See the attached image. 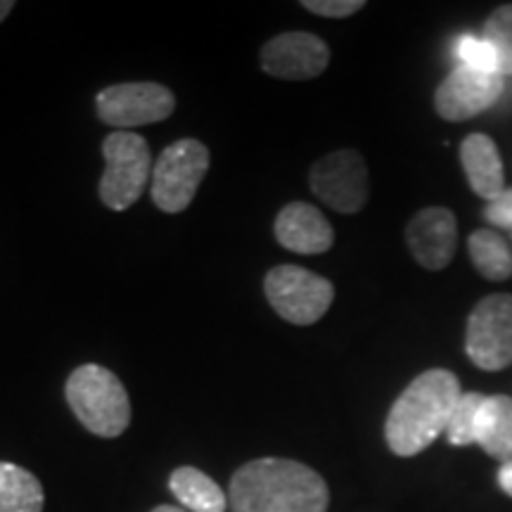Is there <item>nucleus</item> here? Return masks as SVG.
Instances as JSON below:
<instances>
[{
    "mask_svg": "<svg viewBox=\"0 0 512 512\" xmlns=\"http://www.w3.org/2000/svg\"><path fill=\"white\" fill-rule=\"evenodd\" d=\"M228 501L233 512H328L330 489L309 465L259 458L235 472Z\"/></svg>",
    "mask_w": 512,
    "mask_h": 512,
    "instance_id": "obj_1",
    "label": "nucleus"
},
{
    "mask_svg": "<svg viewBox=\"0 0 512 512\" xmlns=\"http://www.w3.org/2000/svg\"><path fill=\"white\" fill-rule=\"evenodd\" d=\"M463 392L451 370L432 368L403 389L384 422V439L394 456L411 458L430 448L446 432Z\"/></svg>",
    "mask_w": 512,
    "mask_h": 512,
    "instance_id": "obj_2",
    "label": "nucleus"
},
{
    "mask_svg": "<svg viewBox=\"0 0 512 512\" xmlns=\"http://www.w3.org/2000/svg\"><path fill=\"white\" fill-rule=\"evenodd\" d=\"M69 408L95 437L114 439L126 432L131 422V399L112 370L95 366L76 368L64 387Z\"/></svg>",
    "mask_w": 512,
    "mask_h": 512,
    "instance_id": "obj_3",
    "label": "nucleus"
},
{
    "mask_svg": "<svg viewBox=\"0 0 512 512\" xmlns=\"http://www.w3.org/2000/svg\"><path fill=\"white\" fill-rule=\"evenodd\" d=\"M105 174L100 181V200L114 211H126L140 200L152 181L150 145L133 131H114L102 140Z\"/></svg>",
    "mask_w": 512,
    "mask_h": 512,
    "instance_id": "obj_4",
    "label": "nucleus"
},
{
    "mask_svg": "<svg viewBox=\"0 0 512 512\" xmlns=\"http://www.w3.org/2000/svg\"><path fill=\"white\" fill-rule=\"evenodd\" d=\"M209 171V150L200 140L183 138L159 155L152 169V200L166 214H181L195 200Z\"/></svg>",
    "mask_w": 512,
    "mask_h": 512,
    "instance_id": "obj_5",
    "label": "nucleus"
},
{
    "mask_svg": "<svg viewBox=\"0 0 512 512\" xmlns=\"http://www.w3.org/2000/svg\"><path fill=\"white\" fill-rule=\"evenodd\" d=\"M264 292L271 309L292 325L318 323L335 299V287L328 278L292 264L271 268Z\"/></svg>",
    "mask_w": 512,
    "mask_h": 512,
    "instance_id": "obj_6",
    "label": "nucleus"
},
{
    "mask_svg": "<svg viewBox=\"0 0 512 512\" xmlns=\"http://www.w3.org/2000/svg\"><path fill=\"white\" fill-rule=\"evenodd\" d=\"M465 351L479 370L498 373L512 363V294L482 299L467 318Z\"/></svg>",
    "mask_w": 512,
    "mask_h": 512,
    "instance_id": "obj_7",
    "label": "nucleus"
},
{
    "mask_svg": "<svg viewBox=\"0 0 512 512\" xmlns=\"http://www.w3.org/2000/svg\"><path fill=\"white\" fill-rule=\"evenodd\" d=\"M95 110L102 124L128 131L169 119L176 110V95L162 83H117L98 93Z\"/></svg>",
    "mask_w": 512,
    "mask_h": 512,
    "instance_id": "obj_8",
    "label": "nucleus"
},
{
    "mask_svg": "<svg viewBox=\"0 0 512 512\" xmlns=\"http://www.w3.org/2000/svg\"><path fill=\"white\" fill-rule=\"evenodd\" d=\"M311 192L339 214H358L370 195L366 159L356 150H337L318 159L309 174Z\"/></svg>",
    "mask_w": 512,
    "mask_h": 512,
    "instance_id": "obj_9",
    "label": "nucleus"
},
{
    "mask_svg": "<svg viewBox=\"0 0 512 512\" xmlns=\"http://www.w3.org/2000/svg\"><path fill=\"white\" fill-rule=\"evenodd\" d=\"M505 76L496 72H477V69L460 67L453 69L434 93V107L439 117L446 121H465L477 117L496 105L503 93Z\"/></svg>",
    "mask_w": 512,
    "mask_h": 512,
    "instance_id": "obj_10",
    "label": "nucleus"
},
{
    "mask_svg": "<svg viewBox=\"0 0 512 512\" xmlns=\"http://www.w3.org/2000/svg\"><path fill=\"white\" fill-rule=\"evenodd\" d=\"M330 48L323 38L309 31H287L271 38L261 48V69L275 79L306 81L328 69Z\"/></svg>",
    "mask_w": 512,
    "mask_h": 512,
    "instance_id": "obj_11",
    "label": "nucleus"
},
{
    "mask_svg": "<svg viewBox=\"0 0 512 512\" xmlns=\"http://www.w3.org/2000/svg\"><path fill=\"white\" fill-rule=\"evenodd\" d=\"M406 242L413 259L427 271H441L451 264L458 245V223L453 211L427 207L413 216L406 228Z\"/></svg>",
    "mask_w": 512,
    "mask_h": 512,
    "instance_id": "obj_12",
    "label": "nucleus"
},
{
    "mask_svg": "<svg viewBox=\"0 0 512 512\" xmlns=\"http://www.w3.org/2000/svg\"><path fill=\"white\" fill-rule=\"evenodd\" d=\"M275 238L294 254H323L335 245V230L313 204L290 202L275 219Z\"/></svg>",
    "mask_w": 512,
    "mask_h": 512,
    "instance_id": "obj_13",
    "label": "nucleus"
},
{
    "mask_svg": "<svg viewBox=\"0 0 512 512\" xmlns=\"http://www.w3.org/2000/svg\"><path fill=\"white\" fill-rule=\"evenodd\" d=\"M460 164H463L472 192H477L482 200L491 202L505 190L501 152H498L494 140L484 133H472L463 140Z\"/></svg>",
    "mask_w": 512,
    "mask_h": 512,
    "instance_id": "obj_14",
    "label": "nucleus"
},
{
    "mask_svg": "<svg viewBox=\"0 0 512 512\" xmlns=\"http://www.w3.org/2000/svg\"><path fill=\"white\" fill-rule=\"evenodd\" d=\"M475 444L486 456L508 463L512 460V399L496 394L486 396L477 415Z\"/></svg>",
    "mask_w": 512,
    "mask_h": 512,
    "instance_id": "obj_15",
    "label": "nucleus"
},
{
    "mask_svg": "<svg viewBox=\"0 0 512 512\" xmlns=\"http://www.w3.org/2000/svg\"><path fill=\"white\" fill-rule=\"evenodd\" d=\"M169 489L190 512H226L228 508V498L221 486L197 467L183 465L171 472Z\"/></svg>",
    "mask_w": 512,
    "mask_h": 512,
    "instance_id": "obj_16",
    "label": "nucleus"
},
{
    "mask_svg": "<svg viewBox=\"0 0 512 512\" xmlns=\"http://www.w3.org/2000/svg\"><path fill=\"white\" fill-rule=\"evenodd\" d=\"M467 252H470L472 266L482 278L494 280V283L512 278V247L496 230H475L467 238Z\"/></svg>",
    "mask_w": 512,
    "mask_h": 512,
    "instance_id": "obj_17",
    "label": "nucleus"
},
{
    "mask_svg": "<svg viewBox=\"0 0 512 512\" xmlns=\"http://www.w3.org/2000/svg\"><path fill=\"white\" fill-rule=\"evenodd\" d=\"M46 494L36 475L15 463H0V512H43Z\"/></svg>",
    "mask_w": 512,
    "mask_h": 512,
    "instance_id": "obj_18",
    "label": "nucleus"
},
{
    "mask_svg": "<svg viewBox=\"0 0 512 512\" xmlns=\"http://www.w3.org/2000/svg\"><path fill=\"white\" fill-rule=\"evenodd\" d=\"M482 38L494 48L498 60V74L512 76V3L501 5L486 19Z\"/></svg>",
    "mask_w": 512,
    "mask_h": 512,
    "instance_id": "obj_19",
    "label": "nucleus"
},
{
    "mask_svg": "<svg viewBox=\"0 0 512 512\" xmlns=\"http://www.w3.org/2000/svg\"><path fill=\"white\" fill-rule=\"evenodd\" d=\"M486 396L479 392H467L458 399L456 408H453L451 420L446 427V439L451 446H470L475 444V427H477V415L482 408Z\"/></svg>",
    "mask_w": 512,
    "mask_h": 512,
    "instance_id": "obj_20",
    "label": "nucleus"
},
{
    "mask_svg": "<svg viewBox=\"0 0 512 512\" xmlns=\"http://www.w3.org/2000/svg\"><path fill=\"white\" fill-rule=\"evenodd\" d=\"M456 55L463 67L477 69V72H496L498 74V60L494 48L484 41L482 36L475 34H460L456 38Z\"/></svg>",
    "mask_w": 512,
    "mask_h": 512,
    "instance_id": "obj_21",
    "label": "nucleus"
},
{
    "mask_svg": "<svg viewBox=\"0 0 512 512\" xmlns=\"http://www.w3.org/2000/svg\"><path fill=\"white\" fill-rule=\"evenodd\" d=\"M302 8L318 17L342 19L356 15L358 10L366 8V3H363V0H304Z\"/></svg>",
    "mask_w": 512,
    "mask_h": 512,
    "instance_id": "obj_22",
    "label": "nucleus"
},
{
    "mask_svg": "<svg viewBox=\"0 0 512 512\" xmlns=\"http://www.w3.org/2000/svg\"><path fill=\"white\" fill-rule=\"evenodd\" d=\"M482 214L491 226L512 230V188H505L501 195L494 197L491 202H486Z\"/></svg>",
    "mask_w": 512,
    "mask_h": 512,
    "instance_id": "obj_23",
    "label": "nucleus"
},
{
    "mask_svg": "<svg viewBox=\"0 0 512 512\" xmlns=\"http://www.w3.org/2000/svg\"><path fill=\"white\" fill-rule=\"evenodd\" d=\"M498 486H501L503 494L512 498V460L498 467Z\"/></svg>",
    "mask_w": 512,
    "mask_h": 512,
    "instance_id": "obj_24",
    "label": "nucleus"
},
{
    "mask_svg": "<svg viewBox=\"0 0 512 512\" xmlns=\"http://www.w3.org/2000/svg\"><path fill=\"white\" fill-rule=\"evenodd\" d=\"M12 8H15V3H12V0H0V22L10 15Z\"/></svg>",
    "mask_w": 512,
    "mask_h": 512,
    "instance_id": "obj_25",
    "label": "nucleus"
},
{
    "mask_svg": "<svg viewBox=\"0 0 512 512\" xmlns=\"http://www.w3.org/2000/svg\"><path fill=\"white\" fill-rule=\"evenodd\" d=\"M152 512H185V510L178 508V505H157Z\"/></svg>",
    "mask_w": 512,
    "mask_h": 512,
    "instance_id": "obj_26",
    "label": "nucleus"
}]
</instances>
